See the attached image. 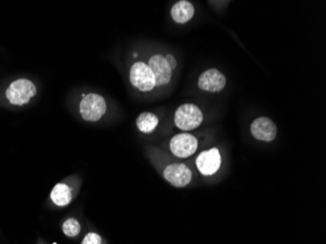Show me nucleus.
<instances>
[{
	"label": "nucleus",
	"mask_w": 326,
	"mask_h": 244,
	"mask_svg": "<svg viewBox=\"0 0 326 244\" xmlns=\"http://www.w3.org/2000/svg\"><path fill=\"white\" fill-rule=\"evenodd\" d=\"M80 114L87 122H99L106 112V102L97 93L84 94L78 104Z\"/></svg>",
	"instance_id": "nucleus-1"
},
{
	"label": "nucleus",
	"mask_w": 326,
	"mask_h": 244,
	"mask_svg": "<svg viewBox=\"0 0 326 244\" xmlns=\"http://www.w3.org/2000/svg\"><path fill=\"white\" fill-rule=\"evenodd\" d=\"M38 88L36 84L26 78L16 80L8 86L5 96L11 104L24 106L36 95Z\"/></svg>",
	"instance_id": "nucleus-2"
},
{
	"label": "nucleus",
	"mask_w": 326,
	"mask_h": 244,
	"mask_svg": "<svg viewBox=\"0 0 326 244\" xmlns=\"http://www.w3.org/2000/svg\"><path fill=\"white\" fill-rule=\"evenodd\" d=\"M202 120L204 114L202 110L194 104H181L175 112V124L179 129L184 131H190L198 128Z\"/></svg>",
	"instance_id": "nucleus-3"
},
{
	"label": "nucleus",
	"mask_w": 326,
	"mask_h": 244,
	"mask_svg": "<svg viewBox=\"0 0 326 244\" xmlns=\"http://www.w3.org/2000/svg\"><path fill=\"white\" fill-rule=\"evenodd\" d=\"M129 80L132 86L141 92H150L156 88L154 76L148 64L143 61L135 62L131 66Z\"/></svg>",
	"instance_id": "nucleus-4"
},
{
	"label": "nucleus",
	"mask_w": 326,
	"mask_h": 244,
	"mask_svg": "<svg viewBox=\"0 0 326 244\" xmlns=\"http://www.w3.org/2000/svg\"><path fill=\"white\" fill-rule=\"evenodd\" d=\"M148 66L154 76L156 87H162L170 83L173 76V70L166 61L165 56L162 54H156L152 56L148 59Z\"/></svg>",
	"instance_id": "nucleus-5"
},
{
	"label": "nucleus",
	"mask_w": 326,
	"mask_h": 244,
	"mask_svg": "<svg viewBox=\"0 0 326 244\" xmlns=\"http://www.w3.org/2000/svg\"><path fill=\"white\" fill-rule=\"evenodd\" d=\"M164 179L176 188H184L190 183L192 173L183 163H172L163 171Z\"/></svg>",
	"instance_id": "nucleus-6"
},
{
	"label": "nucleus",
	"mask_w": 326,
	"mask_h": 244,
	"mask_svg": "<svg viewBox=\"0 0 326 244\" xmlns=\"http://www.w3.org/2000/svg\"><path fill=\"white\" fill-rule=\"evenodd\" d=\"M198 148V140L190 134H178L170 141V150L174 156L186 158L192 156Z\"/></svg>",
	"instance_id": "nucleus-7"
},
{
	"label": "nucleus",
	"mask_w": 326,
	"mask_h": 244,
	"mask_svg": "<svg viewBox=\"0 0 326 244\" xmlns=\"http://www.w3.org/2000/svg\"><path fill=\"white\" fill-rule=\"evenodd\" d=\"M226 84L224 74L217 68H209L198 78V87L207 92H221Z\"/></svg>",
	"instance_id": "nucleus-8"
},
{
	"label": "nucleus",
	"mask_w": 326,
	"mask_h": 244,
	"mask_svg": "<svg viewBox=\"0 0 326 244\" xmlns=\"http://www.w3.org/2000/svg\"><path fill=\"white\" fill-rule=\"evenodd\" d=\"M221 166V154L218 148H214L202 152L196 158V167L202 174L210 176L216 173Z\"/></svg>",
	"instance_id": "nucleus-9"
},
{
	"label": "nucleus",
	"mask_w": 326,
	"mask_h": 244,
	"mask_svg": "<svg viewBox=\"0 0 326 244\" xmlns=\"http://www.w3.org/2000/svg\"><path fill=\"white\" fill-rule=\"evenodd\" d=\"M250 130L255 139L264 142L274 141L278 133L276 123L266 116L255 120L251 124Z\"/></svg>",
	"instance_id": "nucleus-10"
},
{
	"label": "nucleus",
	"mask_w": 326,
	"mask_h": 244,
	"mask_svg": "<svg viewBox=\"0 0 326 244\" xmlns=\"http://www.w3.org/2000/svg\"><path fill=\"white\" fill-rule=\"evenodd\" d=\"M170 14L175 22L186 24L194 17V7L190 1L181 0L172 6Z\"/></svg>",
	"instance_id": "nucleus-11"
},
{
	"label": "nucleus",
	"mask_w": 326,
	"mask_h": 244,
	"mask_svg": "<svg viewBox=\"0 0 326 244\" xmlns=\"http://www.w3.org/2000/svg\"><path fill=\"white\" fill-rule=\"evenodd\" d=\"M51 200L57 206H66L72 200V188L66 184H57L51 192Z\"/></svg>",
	"instance_id": "nucleus-12"
},
{
	"label": "nucleus",
	"mask_w": 326,
	"mask_h": 244,
	"mask_svg": "<svg viewBox=\"0 0 326 244\" xmlns=\"http://www.w3.org/2000/svg\"><path fill=\"white\" fill-rule=\"evenodd\" d=\"M158 122L160 120L156 114L150 112H144L136 120L138 129L146 134L152 133L158 127Z\"/></svg>",
	"instance_id": "nucleus-13"
},
{
	"label": "nucleus",
	"mask_w": 326,
	"mask_h": 244,
	"mask_svg": "<svg viewBox=\"0 0 326 244\" xmlns=\"http://www.w3.org/2000/svg\"><path fill=\"white\" fill-rule=\"evenodd\" d=\"M80 222L74 218L68 219L64 224H62V232L66 236L70 238L76 236L80 232Z\"/></svg>",
	"instance_id": "nucleus-14"
},
{
	"label": "nucleus",
	"mask_w": 326,
	"mask_h": 244,
	"mask_svg": "<svg viewBox=\"0 0 326 244\" xmlns=\"http://www.w3.org/2000/svg\"><path fill=\"white\" fill-rule=\"evenodd\" d=\"M82 244H102V238L95 232H89L84 238Z\"/></svg>",
	"instance_id": "nucleus-15"
},
{
	"label": "nucleus",
	"mask_w": 326,
	"mask_h": 244,
	"mask_svg": "<svg viewBox=\"0 0 326 244\" xmlns=\"http://www.w3.org/2000/svg\"><path fill=\"white\" fill-rule=\"evenodd\" d=\"M165 59H166L167 62L169 64L172 70H174L176 68V66H177V61H176L175 57L173 55H171V54H167V55H165Z\"/></svg>",
	"instance_id": "nucleus-16"
}]
</instances>
